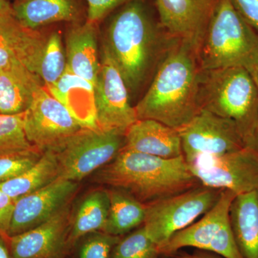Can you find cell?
I'll use <instances>...</instances> for the list:
<instances>
[{"label":"cell","mask_w":258,"mask_h":258,"mask_svg":"<svg viewBox=\"0 0 258 258\" xmlns=\"http://www.w3.org/2000/svg\"><path fill=\"white\" fill-rule=\"evenodd\" d=\"M176 254L181 258H223L219 254L208 252V251L200 250V249H195L192 253L179 251Z\"/></svg>","instance_id":"836d02e7"},{"label":"cell","mask_w":258,"mask_h":258,"mask_svg":"<svg viewBox=\"0 0 258 258\" xmlns=\"http://www.w3.org/2000/svg\"><path fill=\"white\" fill-rule=\"evenodd\" d=\"M88 3V23L96 24L120 5L130 0H86Z\"/></svg>","instance_id":"4dcf8cb0"},{"label":"cell","mask_w":258,"mask_h":258,"mask_svg":"<svg viewBox=\"0 0 258 258\" xmlns=\"http://www.w3.org/2000/svg\"><path fill=\"white\" fill-rule=\"evenodd\" d=\"M77 188L75 181L58 177L17 200L8 237L18 235L47 221L69 204Z\"/></svg>","instance_id":"5bb4252c"},{"label":"cell","mask_w":258,"mask_h":258,"mask_svg":"<svg viewBox=\"0 0 258 258\" xmlns=\"http://www.w3.org/2000/svg\"><path fill=\"white\" fill-rule=\"evenodd\" d=\"M79 249V258H110L120 237L96 232L88 235Z\"/></svg>","instance_id":"f546056e"},{"label":"cell","mask_w":258,"mask_h":258,"mask_svg":"<svg viewBox=\"0 0 258 258\" xmlns=\"http://www.w3.org/2000/svg\"><path fill=\"white\" fill-rule=\"evenodd\" d=\"M83 128L45 86L37 91L31 104L24 112L27 139L42 152L57 150Z\"/></svg>","instance_id":"30bf717a"},{"label":"cell","mask_w":258,"mask_h":258,"mask_svg":"<svg viewBox=\"0 0 258 258\" xmlns=\"http://www.w3.org/2000/svg\"><path fill=\"white\" fill-rule=\"evenodd\" d=\"M171 258H181V257H179V256L177 255V254H174V255L173 256H171V257H170Z\"/></svg>","instance_id":"f35d334b"},{"label":"cell","mask_w":258,"mask_h":258,"mask_svg":"<svg viewBox=\"0 0 258 258\" xmlns=\"http://www.w3.org/2000/svg\"><path fill=\"white\" fill-rule=\"evenodd\" d=\"M45 86L39 75L21 64L0 71V113L14 115L26 111L35 93Z\"/></svg>","instance_id":"ac0fdd59"},{"label":"cell","mask_w":258,"mask_h":258,"mask_svg":"<svg viewBox=\"0 0 258 258\" xmlns=\"http://www.w3.org/2000/svg\"><path fill=\"white\" fill-rule=\"evenodd\" d=\"M42 151L35 148L0 154V184L23 174L41 157Z\"/></svg>","instance_id":"f1b7e54d"},{"label":"cell","mask_w":258,"mask_h":258,"mask_svg":"<svg viewBox=\"0 0 258 258\" xmlns=\"http://www.w3.org/2000/svg\"><path fill=\"white\" fill-rule=\"evenodd\" d=\"M47 39L26 28L13 15L0 16V71L21 64L37 74Z\"/></svg>","instance_id":"2e32d148"},{"label":"cell","mask_w":258,"mask_h":258,"mask_svg":"<svg viewBox=\"0 0 258 258\" xmlns=\"http://www.w3.org/2000/svg\"><path fill=\"white\" fill-rule=\"evenodd\" d=\"M186 163L202 186L230 190L236 195L258 190V153L252 148L201 156Z\"/></svg>","instance_id":"9c48e42d"},{"label":"cell","mask_w":258,"mask_h":258,"mask_svg":"<svg viewBox=\"0 0 258 258\" xmlns=\"http://www.w3.org/2000/svg\"><path fill=\"white\" fill-rule=\"evenodd\" d=\"M71 215L69 204L31 230L8 237L11 258H62L68 246Z\"/></svg>","instance_id":"9a60e30c"},{"label":"cell","mask_w":258,"mask_h":258,"mask_svg":"<svg viewBox=\"0 0 258 258\" xmlns=\"http://www.w3.org/2000/svg\"><path fill=\"white\" fill-rule=\"evenodd\" d=\"M186 162L201 156H220L247 147L232 120L202 110L178 129Z\"/></svg>","instance_id":"7c38bea8"},{"label":"cell","mask_w":258,"mask_h":258,"mask_svg":"<svg viewBox=\"0 0 258 258\" xmlns=\"http://www.w3.org/2000/svg\"><path fill=\"white\" fill-rule=\"evenodd\" d=\"M59 177V165L55 152L45 150L39 160L14 179L0 184V190L17 200L41 189Z\"/></svg>","instance_id":"d4e9b609"},{"label":"cell","mask_w":258,"mask_h":258,"mask_svg":"<svg viewBox=\"0 0 258 258\" xmlns=\"http://www.w3.org/2000/svg\"><path fill=\"white\" fill-rule=\"evenodd\" d=\"M67 68L66 54L58 32H53L47 38L37 74L45 87L51 88L60 80Z\"/></svg>","instance_id":"484cf974"},{"label":"cell","mask_w":258,"mask_h":258,"mask_svg":"<svg viewBox=\"0 0 258 258\" xmlns=\"http://www.w3.org/2000/svg\"><path fill=\"white\" fill-rule=\"evenodd\" d=\"M123 149L163 159L183 155L179 132L153 119H139L125 131Z\"/></svg>","instance_id":"e0dca14e"},{"label":"cell","mask_w":258,"mask_h":258,"mask_svg":"<svg viewBox=\"0 0 258 258\" xmlns=\"http://www.w3.org/2000/svg\"><path fill=\"white\" fill-rule=\"evenodd\" d=\"M95 179L126 191L147 206L201 185L184 156L163 159L124 149L99 169Z\"/></svg>","instance_id":"7a4b0ae2"},{"label":"cell","mask_w":258,"mask_h":258,"mask_svg":"<svg viewBox=\"0 0 258 258\" xmlns=\"http://www.w3.org/2000/svg\"><path fill=\"white\" fill-rule=\"evenodd\" d=\"M200 106L232 120L247 147L253 149L258 119V88L252 75L240 67L202 71Z\"/></svg>","instance_id":"277c9868"},{"label":"cell","mask_w":258,"mask_h":258,"mask_svg":"<svg viewBox=\"0 0 258 258\" xmlns=\"http://www.w3.org/2000/svg\"><path fill=\"white\" fill-rule=\"evenodd\" d=\"M13 15V7L7 0H0V16Z\"/></svg>","instance_id":"d590c367"},{"label":"cell","mask_w":258,"mask_h":258,"mask_svg":"<svg viewBox=\"0 0 258 258\" xmlns=\"http://www.w3.org/2000/svg\"><path fill=\"white\" fill-rule=\"evenodd\" d=\"M15 203V200L0 190V235L8 237Z\"/></svg>","instance_id":"d6a6232c"},{"label":"cell","mask_w":258,"mask_h":258,"mask_svg":"<svg viewBox=\"0 0 258 258\" xmlns=\"http://www.w3.org/2000/svg\"><path fill=\"white\" fill-rule=\"evenodd\" d=\"M108 190L97 189L88 194L71 220L68 246L74 247L82 237L96 232H103L109 212Z\"/></svg>","instance_id":"603a6c76"},{"label":"cell","mask_w":258,"mask_h":258,"mask_svg":"<svg viewBox=\"0 0 258 258\" xmlns=\"http://www.w3.org/2000/svg\"><path fill=\"white\" fill-rule=\"evenodd\" d=\"M124 134L83 128L54 151L58 161L59 177L77 182L101 169L124 147Z\"/></svg>","instance_id":"52a82bcc"},{"label":"cell","mask_w":258,"mask_h":258,"mask_svg":"<svg viewBox=\"0 0 258 258\" xmlns=\"http://www.w3.org/2000/svg\"><path fill=\"white\" fill-rule=\"evenodd\" d=\"M232 232L243 258H258V190L237 195L230 210Z\"/></svg>","instance_id":"44dd1931"},{"label":"cell","mask_w":258,"mask_h":258,"mask_svg":"<svg viewBox=\"0 0 258 258\" xmlns=\"http://www.w3.org/2000/svg\"><path fill=\"white\" fill-rule=\"evenodd\" d=\"M222 190L200 186L147 205L143 224L158 247L203 217L215 205Z\"/></svg>","instance_id":"ba28073f"},{"label":"cell","mask_w":258,"mask_h":258,"mask_svg":"<svg viewBox=\"0 0 258 258\" xmlns=\"http://www.w3.org/2000/svg\"><path fill=\"white\" fill-rule=\"evenodd\" d=\"M159 247L144 226L123 238L120 237L110 258H161Z\"/></svg>","instance_id":"4316f807"},{"label":"cell","mask_w":258,"mask_h":258,"mask_svg":"<svg viewBox=\"0 0 258 258\" xmlns=\"http://www.w3.org/2000/svg\"><path fill=\"white\" fill-rule=\"evenodd\" d=\"M35 148L25 135L24 112L14 115L0 113V154Z\"/></svg>","instance_id":"83f0119b"},{"label":"cell","mask_w":258,"mask_h":258,"mask_svg":"<svg viewBox=\"0 0 258 258\" xmlns=\"http://www.w3.org/2000/svg\"><path fill=\"white\" fill-rule=\"evenodd\" d=\"M67 69L96 85L101 62L98 60L96 25L88 23L71 29L66 40Z\"/></svg>","instance_id":"ffe728a7"},{"label":"cell","mask_w":258,"mask_h":258,"mask_svg":"<svg viewBox=\"0 0 258 258\" xmlns=\"http://www.w3.org/2000/svg\"><path fill=\"white\" fill-rule=\"evenodd\" d=\"M83 128H98L96 124L94 86L66 68L62 77L47 88Z\"/></svg>","instance_id":"d6986e66"},{"label":"cell","mask_w":258,"mask_h":258,"mask_svg":"<svg viewBox=\"0 0 258 258\" xmlns=\"http://www.w3.org/2000/svg\"><path fill=\"white\" fill-rule=\"evenodd\" d=\"M138 0H130L112 19L106 46L118 66L129 93L143 86L156 62L170 45Z\"/></svg>","instance_id":"3957f363"},{"label":"cell","mask_w":258,"mask_h":258,"mask_svg":"<svg viewBox=\"0 0 258 258\" xmlns=\"http://www.w3.org/2000/svg\"><path fill=\"white\" fill-rule=\"evenodd\" d=\"M161 27L198 53L219 0H155Z\"/></svg>","instance_id":"4fadbf2b"},{"label":"cell","mask_w":258,"mask_h":258,"mask_svg":"<svg viewBox=\"0 0 258 258\" xmlns=\"http://www.w3.org/2000/svg\"><path fill=\"white\" fill-rule=\"evenodd\" d=\"M236 196L230 190H222L217 203L200 220L176 232L159 248L161 255L170 257L184 247H194L223 258H243L230 223V207Z\"/></svg>","instance_id":"8992f818"},{"label":"cell","mask_w":258,"mask_h":258,"mask_svg":"<svg viewBox=\"0 0 258 258\" xmlns=\"http://www.w3.org/2000/svg\"><path fill=\"white\" fill-rule=\"evenodd\" d=\"M0 258H11L6 236L0 235Z\"/></svg>","instance_id":"e575fe53"},{"label":"cell","mask_w":258,"mask_h":258,"mask_svg":"<svg viewBox=\"0 0 258 258\" xmlns=\"http://www.w3.org/2000/svg\"><path fill=\"white\" fill-rule=\"evenodd\" d=\"M107 190L110 207L103 232L120 237L143 225L147 215V205L123 190L111 187Z\"/></svg>","instance_id":"cb8c5ba5"},{"label":"cell","mask_w":258,"mask_h":258,"mask_svg":"<svg viewBox=\"0 0 258 258\" xmlns=\"http://www.w3.org/2000/svg\"><path fill=\"white\" fill-rule=\"evenodd\" d=\"M13 15L26 28L77 20L79 10L74 0H20L13 6Z\"/></svg>","instance_id":"7402d4cb"},{"label":"cell","mask_w":258,"mask_h":258,"mask_svg":"<svg viewBox=\"0 0 258 258\" xmlns=\"http://www.w3.org/2000/svg\"><path fill=\"white\" fill-rule=\"evenodd\" d=\"M236 11L258 33V0H230Z\"/></svg>","instance_id":"1f68e13d"},{"label":"cell","mask_w":258,"mask_h":258,"mask_svg":"<svg viewBox=\"0 0 258 258\" xmlns=\"http://www.w3.org/2000/svg\"><path fill=\"white\" fill-rule=\"evenodd\" d=\"M253 149L258 153V119L256 125L255 132H254Z\"/></svg>","instance_id":"8d00e7d4"},{"label":"cell","mask_w":258,"mask_h":258,"mask_svg":"<svg viewBox=\"0 0 258 258\" xmlns=\"http://www.w3.org/2000/svg\"><path fill=\"white\" fill-rule=\"evenodd\" d=\"M94 88L98 128L125 134L138 119L124 80L106 45Z\"/></svg>","instance_id":"8fae6325"},{"label":"cell","mask_w":258,"mask_h":258,"mask_svg":"<svg viewBox=\"0 0 258 258\" xmlns=\"http://www.w3.org/2000/svg\"><path fill=\"white\" fill-rule=\"evenodd\" d=\"M198 55L203 71L240 67L252 75L258 61V33L230 0H219Z\"/></svg>","instance_id":"5b68a950"},{"label":"cell","mask_w":258,"mask_h":258,"mask_svg":"<svg viewBox=\"0 0 258 258\" xmlns=\"http://www.w3.org/2000/svg\"><path fill=\"white\" fill-rule=\"evenodd\" d=\"M201 67L189 44L172 40L150 87L134 107L137 119H153L175 128L187 124L202 111Z\"/></svg>","instance_id":"6da1fadb"},{"label":"cell","mask_w":258,"mask_h":258,"mask_svg":"<svg viewBox=\"0 0 258 258\" xmlns=\"http://www.w3.org/2000/svg\"><path fill=\"white\" fill-rule=\"evenodd\" d=\"M252 78H253L254 82L257 84L258 88V61L257 63L256 64L255 68H254L253 72L252 74Z\"/></svg>","instance_id":"74e56055"}]
</instances>
